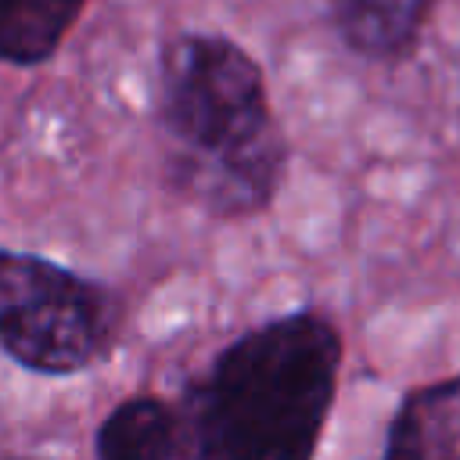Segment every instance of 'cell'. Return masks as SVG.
<instances>
[{
  "label": "cell",
  "mask_w": 460,
  "mask_h": 460,
  "mask_svg": "<svg viewBox=\"0 0 460 460\" xmlns=\"http://www.w3.org/2000/svg\"><path fill=\"white\" fill-rule=\"evenodd\" d=\"M155 122L165 183L212 219L270 208L288 176V137L262 65L226 32L183 29L158 50Z\"/></svg>",
  "instance_id": "1"
},
{
  "label": "cell",
  "mask_w": 460,
  "mask_h": 460,
  "mask_svg": "<svg viewBox=\"0 0 460 460\" xmlns=\"http://www.w3.org/2000/svg\"><path fill=\"white\" fill-rule=\"evenodd\" d=\"M341 356V331L320 309H295L230 338L183 388L176 460H313Z\"/></svg>",
  "instance_id": "2"
},
{
  "label": "cell",
  "mask_w": 460,
  "mask_h": 460,
  "mask_svg": "<svg viewBox=\"0 0 460 460\" xmlns=\"http://www.w3.org/2000/svg\"><path fill=\"white\" fill-rule=\"evenodd\" d=\"M119 305L104 284L54 259L0 248V349L32 374H79L115 341Z\"/></svg>",
  "instance_id": "3"
},
{
  "label": "cell",
  "mask_w": 460,
  "mask_h": 460,
  "mask_svg": "<svg viewBox=\"0 0 460 460\" xmlns=\"http://www.w3.org/2000/svg\"><path fill=\"white\" fill-rule=\"evenodd\" d=\"M442 0H323V14L338 43L370 65L410 61Z\"/></svg>",
  "instance_id": "4"
},
{
  "label": "cell",
  "mask_w": 460,
  "mask_h": 460,
  "mask_svg": "<svg viewBox=\"0 0 460 460\" xmlns=\"http://www.w3.org/2000/svg\"><path fill=\"white\" fill-rule=\"evenodd\" d=\"M381 460H460V374L402 395Z\"/></svg>",
  "instance_id": "5"
},
{
  "label": "cell",
  "mask_w": 460,
  "mask_h": 460,
  "mask_svg": "<svg viewBox=\"0 0 460 460\" xmlns=\"http://www.w3.org/2000/svg\"><path fill=\"white\" fill-rule=\"evenodd\" d=\"M86 0H0V65H47L79 25Z\"/></svg>",
  "instance_id": "6"
},
{
  "label": "cell",
  "mask_w": 460,
  "mask_h": 460,
  "mask_svg": "<svg viewBox=\"0 0 460 460\" xmlns=\"http://www.w3.org/2000/svg\"><path fill=\"white\" fill-rule=\"evenodd\" d=\"M97 460H176V406L158 395L122 399L93 435Z\"/></svg>",
  "instance_id": "7"
},
{
  "label": "cell",
  "mask_w": 460,
  "mask_h": 460,
  "mask_svg": "<svg viewBox=\"0 0 460 460\" xmlns=\"http://www.w3.org/2000/svg\"><path fill=\"white\" fill-rule=\"evenodd\" d=\"M0 460H32V456H0Z\"/></svg>",
  "instance_id": "8"
}]
</instances>
